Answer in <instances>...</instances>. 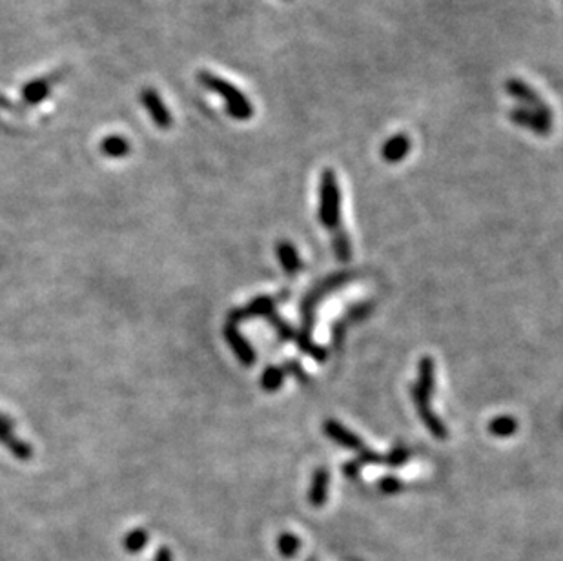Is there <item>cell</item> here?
<instances>
[{
	"label": "cell",
	"instance_id": "obj_1",
	"mask_svg": "<svg viewBox=\"0 0 563 561\" xmlns=\"http://www.w3.org/2000/svg\"><path fill=\"white\" fill-rule=\"evenodd\" d=\"M419 369V377L418 383L414 385L412 388V399L414 405L418 408V414L421 417V421L425 423V426L428 429L432 436L435 438L445 439L447 438V429L441 423L435 414L432 412L431 408V395L435 388V363L432 357H423L418 364Z\"/></svg>",
	"mask_w": 563,
	"mask_h": 561
},
{
	"label": "cell",
	"instance_id": "obj_2",
	"mask_svg": "<svg viewBox=\"0 0 563 561\" xmlns=\"http://www.w3.org/2000/svg\"><path fill=\"white\" fill-rule=\"evenodd\" d=\"M197 79L204 88L210 90L211 93H217L225 101L226 111H228L230 117L235 118V121H248V118L254 117L256 110H254V104L250 102V99L241 90L235 88L232 82L221 79V77L210 73V71H201L197 75Z\"/></svg>",
	"mask_w": 563,
	"mask_h": 561
},
{
	"label": "cell",
	"instance_id": "obj_3",
	"mask_svg": "<svg viewBox=\"0 0 563 561\" xmlns=\"http://www.w3.org/2000/svg\"><path fill=\"white\" fill-rule=\"evenodd\" d=\"M319 221L330 232L339 230L341 223V190L335 171L326 168L319 185Z\"/></svg>",
	"mask_w": 563,
	"mask_h": 561
},
{
	"label": "cell",
	"instance_id": "obj_4",
	"mask_svg": "<svg viewBox=\"0 0 563 561\" xmlns=\"http://www.w3.org/2000/svg\"><path fill=\"white\" fill-rule=\"evenodd\" d=\"M325 434L328 436V438L334 439V441H338L339 445H343V447L350 448V450H356L361 456L359 460L361 463H381V461H383L378 454L370 452L369 448L365 447V443H363L354 432H350V430L341 426L339 423H335V421H326Z\"/></svg>",
	"mask_w": 563,
	"mask_h": 561
},
{
	"label": "cell",
	"instance_id": "obj_5",
	"mask_svg": "<svg viewBox=\"0 0 563 561\" xmlns=\"http://www.w3.org/2000/svg\"><path fill=\"white\" fill-rule=\"evenodd\" d=\"M505 90L509 95L514 97L516 101L521 104V108L540 111V113H545V115H552V111H550L549 106L541 101L540 95H538V93L534 92V90L528 86V84H525L524 80H519V79L507 80Z\"/></svg>",
	"mask_w": 563,
	"mask_h": 561
},
{
	"label": "cell",
	"instance_id": "obj_6",
	"mask_svg": "<svg viewBox=\"0 0 563 561\" xmlns=\"http://www.w3.org/2000/svg\"><path fill=\"white\" fill-rule=\"evenodd\" d=\"M511 121L516 126L527 128V130L538 133V135H547L552 130V115L527 110V108H521V106L511 111Z\"/></svg>",
	"mask_w": 563,
	"mask_h": 561
},
{
	"label": "cell",
	"instance_id": "obj_7",
	"mask_svg": "<svg viewBox=\"0 0 563 561\" xmlns=\"http://www.w3.org/2000/svg\"><path fill=\"white\" fill-rule=\"evenodd\" d=\"M141 102L146 108V111H148V115L151 117V121H154L155 126L161 128V130L172 128L173 124L172 113H170V110L166 108V104H164V101L161 99V95H159L154 88L142 90Z\"/></svg>",
	"mask_w": 563,
	"mask_h": 561
},
{
	"label": "cell",
	"instance_id": "obj_8",
	"mask_svg": "<svg viewBox=\"0 0 563 561\" xmlns=\"http://www.w3.org/2000/svg\"><path fill=\"white\" fill-rule=\"evenodd\" d=\"M410 148H412V142H410L409 135L407 133H397V135L390 137L385 142L383 148H381V157H383L385 163H401L409 155Z\"/></svg>",
	"mask_w": 563,
	"mask_h": 561
},
{
	"label": "cell",
	"instance_id": "obj_9",
	"mask_svg": "<svg viewBox=\"0 0 563 561\" xmlns=\"http://www.w3.org/2000/svg\"><path fill=\"white\" fill-rule=\"evenodd\" d=\"M51 86H53L51 77L31 80V82H27L23 88V99L30 106L40 104L44 99H48L49 92H51Z\"/></svg>",
	"mask_w": 563,
	"mask_h": 561
},
{
	"label": "cell",
	"instance_id": "obj_10",
	"mask_svg": "<svg viewBox=\"0 0 563 561\" xmlns=\"http://www.w3.org/2000/svg\"><path fill=\"white\" fill-rule=\"evenodd\" d=\"M278 255H279V261H281L283 268H285V272L290 273V276H294V273L299 272L301 266H303L299 255H297V252H295V248L290 245V242H279Z\"/></svg>",
	"mask_w": 563,
	"mask_h": 561
},
{
	"label": "cell",
	"instance_id": "obj_11",
	"mask_svg": "<svg viewBox=\"0 0 563 561\" xmlns=\"http://www.w3.org/2000/svg\"><path fill=\"white\" fill-rule=\"evenodd\" d=\"M328 472L326 469L316 470L312 479V488H310V503L314 507H321L326 500V491H328Z\"/></svg>",
	"mask_w": 563,
	"mask_h": 561
},
{
	"label": "cell",
	"instance_id": "obj_12",
	"mask_svg": "<svg viewBox=\"0 0 563 561\" xmlns=\"http://www.w3.org/2000/svg\"><path fill=\"white\" fill-rule=\"evenodd\" d=\"M101 149L106 157L120 159L130 154V142L120 135H110L101 142Z\"/></svg>",
	"mask_w": 563,
	"mask_h": 561
},
{
	"label": "cell",
	"instance_id": "obj_13",
	"mask_svg": "<svg viewBox=\"0 0 563 561\" xmlns=\"http://www.w3.org/2000/svg\"><path fill=\"white\" fill-rule=\"evenodd\" d=\"M226 335H228L230 345L233 347V350H235V354H237L239 359H241L242 363H247V364L254 363V359H256V357H254V350H252V348L248 347L247 343L242 341L241 335H239V333L235 332L233 328H228Z\"/></svg>",
	"mask_w": 563,
	"mask_h": 561
},
{
	"label": "cell",
	"instance_id": "obj_14",
	"mask_svg": "<svg viewBox=\"0 0 563 561\" xmlns=\"http://www.w3.org/2000/svg\"><path fill=\"white\" fill-rule=\"evenodd\" d=\"M516 429H518V423H516L514 417L511 416L496 417V419L490 421V425H488V430H490L494 436H497V438H509V436L514 434Z\"/></svg>",
	"mask_w": 563,
	"mask_h": 561
},
{
	"label": "cell",
	"instance_id": "obj_15",
	"mask_svg": "<svg viewBox=\"0 0 563 561\" xmlns=\"http://www.w3.org/2000/svg\"><path fill=\"white\" fill-rule=\"evenodd\" d=\"M283 379H285V372H283L281 369H278V366H270V369H266V372L263 374V388L264 390L268 392H273L278 390L279 386L283 385Z\"/></svg>",
	"mask_w": 563,
	"mask_h": 561
},
{
	"label": "cell",
	"instance_id": "obj_16",
	"mask_svg": "<svg viewBox=\"0 0 563 561\" xmlns=\"http://www.w3.org/2000/svg\"><path fill=\"white\" fill-rule=\"evenodd\" d=\"M334 250L339 261H348L350 259V241H348V235L343 230H335L334 232Z\"/></svg>",
	"mask_w": 563,
	"mask_h": 561
},
{
	"label": "cell",
	"instance_id": "obj_17",
	"mask_svg": "<svg viewBox=\"0 0 563 561\" xmlns=\"http://www.w3.org/2000/svg\"><path fill=\"white\" fill-rule=\"evenodd\" d=\"M409 456H410L409 448H405L403 445H397V447L392 450L390 456H388L387 463L390 467H400V465H403L407 460H409Z\"/></svg>",
	"mask_w": 563,
	"mask_h": 561
},
{
	"label": "cell",
	"instance_id": "obj_18",
	"mask_svg": "<svg viewBox=\"0 0 563 561\" xmlns=\"http://www.w3.org/2000/svg\"><path fill=\"white\" fill-rule=\"evenodd\" d=\"M144 543H146V534L141 531L133 532V534H130L128 538H126V548L132 550V553H135V550L144 547Z\"/></svg>",
	"mask_w": 563,
	"mask_h": 561
},
{
	"label": "cell",
	"instance_id": "obj_19",
	"mask_svg": "<svg viewBox=\"0 0 563 561\" xmlns=\"http://www.w3.org/2000/svg\"><path fill=\"white\" fill-rule=\"evenodd\" d=\"M379 488L383 492H397L401 488V481L397 478H394V476H390V478H385L379 481Z\"/></svg>",
	"mask_w": 563,
	"mask_h": 561
},
{
	"label": "cell",
	"instance_id": "obj_20",
	"mask_svg": "<svg viewBox=\"0 0 563 561\" xmlns=\"http://www.w3.org/2000/svg\"><path fill=\"white\" fill-rule=\"evenodd\" d=\"M281 548H283V553L285 554H292L295 550V548H297V539L294 538V536H283L281 538Z\"/></svg>",
	"mask_w": 563,
	"mask_h": 561
},
{
	"label": "cell",
	"instance_id": "obj_21",
	"mask_svg": "<svg viewBox=\"0 0 563 561\" xmlns=\"http://www.w3.org/2000/svg\"><path fill=\"white\" fill-rule=\"evenodd\" d=\"M359 463L361 461H348L347 465L343 467L345 470V476H350V478H354L357 472H359Z\"/></svg>",
	"mask_w": 563,
	"mask_h": 561
},
{
	"label": "cell",
	"instance_id": "obj_22",
	"mask_svg": "<svg viewBox=\"0 0 563 561\" xmlns=\"http://www.w3.org/2000/svg\"><path fill=\"white\" fill-rule=\"evenodd\" d=\"M157 561H172V560H170V554H168V550H161V554H159Z\"/></svg>",
	"mask_w": 563,
	"mask_h": 561
}]
</instances>
